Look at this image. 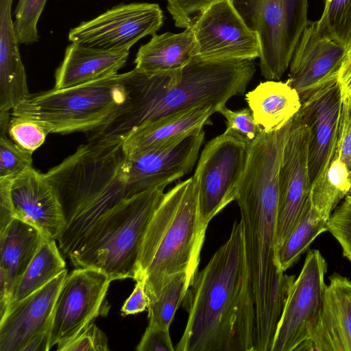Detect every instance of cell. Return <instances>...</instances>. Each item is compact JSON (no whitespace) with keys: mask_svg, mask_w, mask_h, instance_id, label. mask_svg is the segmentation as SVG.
I'll list each match as a JSON object with an SVG mask.
<instances>
[{"mask_svg":"<svg viewBox=\"0 0 351 351\" xmlns=\"http://www.w3.org/2000/svg\"><path fill=\"white\" fill-rule=\"evenodd\" d=\"M65 266L55 240L45 238L16 285L8 307L45 286L64 271Z\"/></svg>","mask_w":351,"mask_h":351,"instance_id":"cell-26","label":"cell"},{"mask_svg":"<svg viewBox=\"0 0 351 351\" xmlns=\"http://www.w3.org/2000/svg\"><path fill=\"white\" fill-rule=\"evenodd\" d=\"M65 269L45 286L8 307L0 318V351H23L35 338L49 335Z\"/></svg>","mask_w":351,"mask_h":351,"instance_id":"cell-16","label":"cell"},{"mask_svg":"<svg viewBox=\"0 0 351 351\" xmlns=\"http://www.w3.org/2000/svg\"><path fill=\"white\" fill-rule=\"evenodd\" d=\"M219 0H167V10L178 27L191 25L192 15L199 13Z\"/></svg>","mask_w":351,"mask_h":351,"instance_id":"cell-37","label":"cell"},{"mask_svg":"<svg viewBox=\"0 0 351 351\" xmlns=\"http://www.w3.org/2000/svg\"><path fill=\"white\" fill-rule=\"evenodd\" d=\"M10 119V111H0V136L6 135Z\"/></svg>","mask_w":351,"mask_h":351,"instance_id":"cell-43","label":"cell"},{"mask_svg":"<svg viewBox=\"0 0 351 351\" xmlns=\"http://www.w3.org/2000/svg\"><path fill=\"white\" fill-rule=\"evenodd\" d=\"M348 195H350V196H351V189H350V191H349V193H348Z\"/></svg>","mask_w":351,"mask_h":351,"instance_id":"cell-44","label":"cell"},{"mask_svg":"<svg viewBox=\"0 0 351 351\" xmlns=\"http://www.w3.org/2000/svg\"><path fill=\"white\" fill-rule=\"evenodd\" d=\"M335 156L351 169V101L342 96V110Z\"/></svg>","mask_w":351,"mask_h":351,"instance_id":"cell-38","label":"cell"},{"mask_svg":"<svg viewBox=\"0 0 351 351\" xmlns=\"http://www.w3.org/2000/svg\"><path fill=\"white\" fill-rule=\"evenodd\" d=\"M195 276L187 272L177 274L162 289L158 298L148 302L149 325L169 329L177 309Z\"/></svg>","mask_w":351,"mask_h":351,"instance_id":"cell-29","label":"cell"},{"mask_svg":"<svg viewBox=\"0 0 351 351\" xmlns=\"http://www.w3.org/2000/svg\"><path fill=\"white\" fill-rule=\"evenodd\" d=\"M9 138L21 149L33 153L45 142L51 128L44 121L33 117L12 115L8 125Z\"/></svg>","mask_w":351,"mask_h":351,"instance_id":"cell-31","label":"cell"},{"mask_svg":"<svg viewBox=\"0 0 351 351\" xmlns=\"http://www.w3.org/2000/svg\"><path fill=\"white\" fill-rule=\"evenodd\" d=\"M320 315L300 350L351 351V280L329 278Z\"/></svg>","mask_w":351,"mask_h":351,"instance_id":"cell-19","label":"cell"},{"mask_svg":"<svg viewBox=\"0 0 351 351\" xmlns=\"http://www.w3.org/2000/svg\"><path fill=\"white\" fill-rule=\"evenodd\" d=\"M191 27L197 46L195 58L204 60L259 58L256 34L250 29L231 0H219L193 18Z\"/></svg>","mask_w":351,"mask_h":351,"instance_id":"cell-12","label":"cell"},{"mask_svg":"<svg viewBox=\"0 0 351 351\" xmlns=\"http://www.w3.org/2000/svg\"><path fill=\"white\" fill-rule=\"evenodd\" d=\"M326 271L327 263L320 252L308 251L290 288L271 351H299L308 339L322 308Z\"/></svg>","mask_w":351,"mask_h":351,"instance_id":"cell-10","label":"cell"},{"mask_svg":"<svg viewBox=\"0 0 351 351\" xmlns=\"http://www.w3.org/2000/svg\"><path fill=\"white\" fill-rule=\"evenodd\" d=\"M125 79L124 73L31 94L11 114L44 121L51 133H87L107 123L127 104L129 96Z\"/></svg>","mask_w":351,"mask_h":351,"instance_id":"cell-6","label":"cell"},{"mask_svg":"<svg viewBox=\"0 0 351 351\" xmlns=\"http://www.w3.org/2000/svg\"><path fill=\"white\" fill-rule=\"evenodd\" d=\"M326 1H328V0H326Z\"/></svg>","mask_w":351,"mask_h":351,"instance_id":"cell-45","label":"cell"},{"mask_svg":"<svg viewBox=\"0 0 351 351\" xmlns=\"http://www.w3.org/2000/svg\"><path fill=\"white\" fill-rule=\"evenodd\" d=\"M255 72L252 60L197 58L180 69L158 73L134 68L125 73L127 104L107 123L87 132L88 141H123L144 125L201 105L218 112L231 97L244 94Z\"/></svg>","mask_w":351,"mask_h":351,"instance_id":"cell-2","label":"cell"},{"mask_svg":"<svg viewBox=\"0 0 351 351\" xmlns=\"http://www.w3.org/2000/svg\"><path fill=\"white\" fill-rule=\"evenodd\" d=\"M47 0H19L14 26L19 44L30 45L39 40L37 24Z\"/></svg>","mask_w":351,"mask_h":351,"instance_id":"cell-32","label":"cell"},{"mask_svg":"<svg viewBox=\"0 0 351 351\" xmlns=\"http://www.w3.org/2000/svg\"><path fill=\"white\" fill-rule=\"evenodd\" d=\"M108 350L109 348L106 335L93 322L86 326L60 350V351Z\"/></svg>","mask_w":351,"mask_h":351,"instance_id":"cell-36","label":"cell"},{"mask_svg":"<svg viewBox=\"0 0 351 351\" xmlns=\"http://www.w3.org/2000/svg\"><path fill=\"white\" fill-rule=\"evenodd\" d=\"M157 187L125 198L90 229L70 260L76 268L94 267L112 280L134 279L141 244L165 193Z\"/></svg>","mask_w":351,"mask_h":351,"instance_id":"cell-5","label":"cell"},{"mask_svg":"<svg viewBox=\"0 0 351 351\" xmlns=\"http://www.w3.org/2000/svg\"><path fill=\"white\" fill-rule=\"evenodd\" d=\"M208 225L202 222L193 176L165 193L145 232L137 273L145 278L148 302L176 276H195Z\"/></svg>","mask_w":351,"mask_h":351,"instance_id":"cell-4","label":"cell"},{"mask_svg":"<svg viewBox=\"0 0 351 351\" xmlns=\"http://www.w3.org/2000/svg\"><path fill=\"white\" fill-rule=\"evenodd\" d=\"M260 45V69L279 80L290 65L308 19V0H231Z\"/></svg>","mask_w":351,"mask_h":351,"instance_id":"cell-7","label":"cell"},{"mask_svg":"<svg viewBox=\"0 0 351 351\" xmlns=\"http://www.w3.org/2000/svg\"><path fill=\"white\" fill-rule=\"evenodd\" d=\"M182 302L188 319L176 351H255V304L241 221L197 272Z\"/></svg>","mask_w":351,"mask_h":351,"instance_id":"cell-1","label":"cell"},{"mask_svg":"<svg viewBox=\"0 0 351 351\" xmlns=\"http://www.w3.org/2000/svg\"><path fill=\"white\" fill-rule=\"evenodd\" d=\"M129 51H106L71 43L55 72L54 88L78 86L118 74Z\"/></svg>","mask_w":351,"mask_h":351,"instance_id":"cell-22","label":"cell"},{"mask_svg":"<svg viewBox=\"0 0 351 351\" xmlns=\"http://www.w3.org/2000/svg\"><path fill=\"white\" fill-rule=\"evenodd\" d=\"M348 49L322 32L317 22L304 30L295 48L286 81L300 98L337 78Z\"/></svg>","mask_w":351,"mask_h":351,"instance_id":"cell-17","label":"cell"},{"mask_svg":"<svg viewBox=\"0 0 351 351\" xmlns=\"http://www.w3.org/2000/svg\"><path fill=\"white\" fill-rule=\"evenodd\" d=\"M351 189V169L334 155L329 166L311 184L309 198L313 207L328 220L339 202Z\"/></svg>","mask_w":351,"mask_h":351,"instance_id":"cell-28","label":"cell"},{"mask_svg":"<svg viewBox=\"0 0 351 351\" xmlns=\"http://www.w3.org/2000/svg\"><path fill=\"white\" fill-rule=\"evenodd\" d=\"M309 130L298 112L293 119L280 165L276 250L295 224L309 197Z\"/></svg>","mask_w":351,"mask_h":351,"instance_id":"cell-13","label":"cell"},{"mask_svg":"<svg viewBox=\"0 0 351 351\" xmlns=\"http://www.w3.org/2000/svg\"><path fill=\"white\" fill-rule=\"evenodd\" d=\"M13 179L0 178V232L3 231L14 218L11 197Z\"/></svg>","mask_w":351,"mask_h":351,"instance_id":"cell-41","label":"cell"},{"mask_svg":"<svg viewBox=\"0 0 351 351\" xmlns=\"http://www.w3.org/2000/svg\"><path fill=\"white\" fill-rule=\"evenodd\" d=\"M327 221L313 207L308 197L295 224L276 250L281 271L285 272L295 264L315 239L327 230Z\"/></svg>","mask_w":351,"mask_h":351,"instance_id":"cell-27","label":"cell"},{"mask_svg":"<svg viewBox=\"0 0 351 351\" xmlns=\"http://www.w3.org/2000/svg\"><path fill=\"white\" fill-rule=\"evenodd\" d=\"M203 129L163 147L129 156L127 197L171 182L190 173L204 143Z\"/></svg>","mask_w":351,"mask_h":351,"instance_id":"cell-14","label":"cell"},{"mask_svg":"<svg viewBox=\"0 0 351 351\" xmlns=\"http://www.w3.org/2000/svg\"><path fill=\"white\" fill-rule=\"evenodd\" d=\"M245 100L255 121L266 132L281 128L299 112L298 93L287 82H261L245 95Z\"/></svg>","mask_w":351,"mask_h":351,"instance_id":"cell-25","label":"cell"},{"mask_svg":"<svg viewBox=\"0 0 351 351\" xmlns=\"http://www.w3.org/2000/svg\"><path fill=\"white\" fill-rule=\"evenodd\" d=\"M327 230L341 246L343 255L351 261V196H346L327 221Z\"/></svg>","mask_w":351,"mask_h":351,"instance_id":"cell-35","label":"cell"},{"mask_svg":"<svg viewBox=\"0 0 351 351\" xmlns=\"http://www.w3.org/2000/svg\"><path fill=\"white\" fill-rule=\"evenodd\" d=\"M337 80L341 88L342 96L351 101V48L348 49L342 61Z\"/></svg>","mask_w":351,"mask_h":351,"instance_id":"cell-42","label":"cell"},{"mask_svg":"<svg viewBox=\"0 0 351 351\" xmlns=\"http://www.w3.org/2000/svg\"><path fill=\"white\" fill-rule=\"evenodd\" d=\"M317 22L319 29L326 36L351 48V0H328L320 19Z\"/></svg>","mask_w":351,"mask_h":351,"instance_id":"cell-30","label":"cell"},{"mask_svg":"<svg viewBox=\"0 0 351 351\" xmlns=\"http://www.w3.org/2000/svg\"><path fill=\"white\" fill-rule=\"evenodd\" d=\"M45 238L36 227L17 218L0 232V318Z\"/></svg>","mask_w":351,"mask_h":351,"instance_id":"cell-20","label":"cell"},{"mask_svg":"<svg viewBox=\"0 0 351 351\" xmlns=\"http://www.w3.org/2000/svg\"><path fill=\"white\" fill-rule=\"evenodd\" d=\"M164 14L157 3H121L72 28L69 41L106 51H129L139 40L154 35Z\"/></svg>","mask_w":351,"mask_h":351,"instance_id":"cell-11","label":"cell"},{"mask_svg":"<svg viewBox=\"0 0 351 351\" xmlns=\"http://www.w3.org/2000/svg\"><path fill=\"white\" fill-rule=\"evenodd\" d=\"M13 0H0V111H10L30 96L11 17Z\"/></svg>","mask_w":351,"mask_h":351,"instance_id":"cell-23","label":"cell"},{"mask_svg":"<svg viewBox=\"0 0 351 351\" xmlns=\"http://www.w3.org/2000/svg\"><path fill=\"white\" fill-rule=\"evenodd\" d=\"M112 280L94 267L76 268L67 275L58 293L49 330V350H57L104 315L105 299Z\"/></svg>","mask_w":351,"mask_h":351,"instance_id":"cell-9","label":"cell"},{"mask_svg":"<svg viewBox=\"0 0 351 351\" xmlns=\"http://www.w3.org/2000/svg\"><path fill=\"white\" fill-rule=\"evenodd\" d=\"M298 114L309 130L308 172L311 184L329 166L339 132L342 93L337 78L300 98Z\"/></svg>","mask_w":351,"mask_h":351,"instance_id":"cell-15","label":"cell"},{"mask_svg":"<svg viewBox=\"0 0 351 351\" xmlns=\"http://www.w3.org/2000/svg\"><path fill=\"white\" fill-rule=\"evenodd\" d=\"M217 112L211 105H201L164 117L129 133L123 141L127 156L167 145L205 125Z\"/></svg>","mask_w":351,"mask_h":351,"instance_id":"cell-21","label":"cell"},{"mask_svg":"<svg viewBox=\"0 0 351 351\" xmlns=\"http://www.w3.org/2000/svg\"><path fill=\"white\" fill-rule=\"evenodd\" d=\"M32 154L21 149L6 135L0 136V178L14 179L33 167Z\"/></svg>","mask_w":351,"mask_h":351,"instance_id":"cell-33","label":"cell"},{"mask_svg":"<svg viewBox=\"0 0 351 351\" xmlns=\"http://www.w3.org/2000/svg\"><path fill=\"white\" fill-rule=\"evenodd\" d=\"M134 280L136 281L135 287L121 308L122 313L125 315L143 312L148 306L144 276L141 274L137 273Z\"/></svg>","mask_w":351,"mask_h":351,"instance_id":"cell-40","label":"cell"},{"mask_svg":"<svg viewBox=\"0 0 351 351\" xmlns=\"http://www.w3.org/2000/svg\"><path fill=\"white\" fill-rule=\"evenodd\" d=\"M11 197L14 217L38 229L47 239L58 240L64 226L61 205L45 173L33 167L13 179Z\"/></svg>","mask_w":351,"mask_h":351,"instance_id":"cell-18","label":"cell"},{"mask_svg":"<svg viewBox=\"0 0 351 351\" xmlns=\"http://www.w3.org/2000/svg\"><path fill=\"white\" fill-rule=\"evenodd\" d=\"M197 51L191 26L178 34H154L138 49L134 60L135 68L150 74L178 70L196 56Z\"/></svg>","mask_w":351,"mask_h":351,"instance_id":"cell-24","label":"cell"},{"mask_svg":"<svg viewBox=\"0 0 351 351\" xmlns=\"http://www.w3.org/2000/svg\"><path fill=\"white\" fill-rule=\"evenodd\" d=\"M249 145L224 132L202 149L193 176L202 222L210 220L236 199Z\"/></svg>","mask_w":351,"mask_h":351,"instance_id":"cell-8","label":"cell"},{"mask_svg":"<svg viewBox=\"0 0 351 351\" xmlns=\"http://www.w3.org/2000/svg\"><path fill=\"white\" fill-rule=\"evenodd\" d=\"M128 175L123 141H87L45 173L62 207L64 226L57 241L69 259L99 219L128 198Z\"/></svg>","mask_w":351,"mask_h":351,"instance_id":"cell-3","label":"cell"},{"mask_svg":"<svg viewBox=\"0 0 351 351\" xmlns=\"http://www.w3.org/2000/svg\"><path fill=\"white\" fill-rule=\"evenodd\" d=\"M217 112L221 113L226 119V130L224 133L242 141L248 145L263 129L255 121L250 108L232 110L224 106Z\"/></svg>","mask_w":351,"mask_h":351,"instance_id":"cell-34","label":"cell"},{"mask_svg":"<svg viewBox=\"0 0 351 351\" xmlns=\"http://www.w3.org/2000/svg\"><path fill=\"white\" fill-rule=\"evenodd\" d=\"M138 351H173L169 329L148 325L139 343Z\"/></svg>","mask_w":351,"mask_h":351,"instance_id":"cell-39","label":"cell"}]
</instances>
